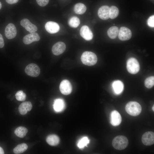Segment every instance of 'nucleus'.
Returning a JSON list of instances; mask_svg holds the SVG:
<instances>
[{
    "instance_id": "22",
    "label": "nucleus",
    "mask_w": 154,
    "mask_h": 154,
    "mask_svg": "<svg viewBox=\"0 0 154 154\" xmlns=\"http://www.w3.org/2000/svg\"><path fill=\"white\" fill-rule=\"evenodd\" d=\"M28 131V129L23 126H19L15 130L14 133L16 136L20 138H23Z\"/></svg>"
},
{
    "instance_id": "26",
    "label": "nucleus",
    "mask_w": 154,
    "mask_h": 154,
    "mask_svg": "<svg viewBox=\"0 0 154 154\" xmlns=\"http://www.w3.org/2000/svg\"><path fill=\"white\" fill-rule=\"evenodd\" d=\"M68 23L70 27L76 28L80 25V20L79 18L77 17H72L68 20Z\"/></svg>"
},
{
    "instance_id": "30",
    "label": "nucleus",
    "mask_w": 154,
    "mask_h": 154,
    "mask_svg": "<svg viewBox=\"0 0 154 154\" xmlns=\"http://www.w3.org/2000/svg\"><path fill=\"white\" fill-rule=\"evenodd\" d=\"M148 25L150 27H154V15H152L149 17L147 21Z\"/></svg>"
},
{
    "instance_id": "5",
    "label": "nucleus",
    "mask_w": 154,
    "mask_h": 154,
    "mask_svg": "<svg viewBox=\"0 0 154 154\" xmlns=\"http://www.w3.org/2000/svg\"><path fill=\"white\" fill-rule=\"evenodd\" d=\"M25 72L28 76L32 77H37L40 73V69L38 65L35 63H31L27 65L25 68Z\"/></svg>"
},
{
    "instance_id": "4",
    "label": "nucleus",
    "mask_w": 154,
    "mask_h": 154,
    "mask_svg": "<svg viewBox=\"0 0 154 154\" xmlns=\"http://www.w3.org/2000/svg\"><path fill=\"white\" fill-rule=\"evenodd\" d=\"M126 66L128 71L133 74L137 73L140 70V65L138 61L136 58L133 57L128 60Z\"/></svg>"
},
{
    "instance_id": "15",
    "label": "nucleus",
    "mask_w": 154,
    "mask_h": 154,
    "mask_svg": "<svg viewBox=\"0 0 154 154\" xmlns=\"http://www.w3.org/2000/svg\"><path fill=\"white\" fill-rule=\"evenodd\" d=\"M121 121V117L120 114L116 110L112 111L111 114L110 123L114 126L119 125Z\"/></svg>"
},
{
    "instance_id": "16",
    "label": "nucleus",
    "mask_w": 154,
    "mask_h": 154,
    "mask_svg": "<svg viewBox=\"0 0 154 154\" xmlns=\"http://www.w3.org/2000/svg\"><path fill=\"white\" fill-rule=\"evenodd\" d=\"M110 7L107 5H104L99 8L98 11V15L100 18L106 20L109 18Z\"/></svg>"
},
{
    "instance_id": "18",
    "label": "nucleus",
    "mask_w": 154,
    "mask_h": 154,
    "mask_svg": "<svg viewBox=\"0 0 154 154\" xmlns=\"http://www.w3.org/2000/svg\"><path fill=\"white\" fill-rule=\"evenodd\" d=\"M53 108L56 112H60L63 111L65 108V104L64 100L59 98L55 99L53 105Z\"/></svg>"
},
{
    "instance_id": "24",
    "label": "nucleus",
    "mask_w": 154,
    "mask_h": 154,
    "mask_svg": "<svg viewBox=\"0 0 154 154\" xmlns=\"http://www.w3.org/2000/svg\"><path fill=\"white\" fill-rule=\"evenodd\" d=\"M28 148V146L26 144L22 143L18 145L14 148L13 152L15 154H21L26 151Z\"/></svg>"
},
{
    "instance_id": "35",
    "label": "nucleus",
    "mask_w": 154,
    "mask_h": 154,
    "mask_svg": "<svg viewBox=\"0 0 154 154\" xmlns=\"http://www.w3.org/2000/svg\"><path fill=\"white\" fill-rule=\"evenodd\" d=\"M152 110L153 111H154V106L153 105V106L152 107Z\"/></svg>"
},
{
    "instance_id": "29",
    "label": "nucleus",
    "mask_w": 154,
    "mask_h": 154,
    "mask_svg": "<svg viewBox=\"0 0 154 154\" xmlns=\"http://www.w3.org/2000/svg\"><path fill=\"white\" fill-rule=\"evenodd\" d=\"M16 99L18 101H23L26 98V94L22 90L18 91L15 94Z\"/></svg>"
},
{
    "instance_id": "2",
    "label": "nucleus",
    "mask_w": 154,
    "mask_h": 154,
    "mask_svg": "<svg viewBox=\"0 0 154 154\" xmlns=\"http://www.w3.org/2000/svg\"><path fill=\"white\" fill-rule=\"evenodd\" d=\"M125 110L129 115L134 116L139 115L142 110L140 104L136 102L131 101L128 103L126 105Z\"/></svg>"
},
{
    "instance_id": "28",
    "label": "nucleus",
    "mask_w": 154,
    "mask_h": 154,
    "mask_svg": "<svg viewBox=\"0 0 154 154\" xmlns=\"http://www.w3.org/2000/svg\"><path fill=\"white\" fill-rule=\"evenodd\" d=\"M145 86L147 88H152L154 85V77L152 76L147 78L144 82Z\"/></svg>"
},
{
    "instance_id": "11",
    "label": "nucleus",
    "mask_w": 154,
    "mask_h": 154,
    "mask_svg": "<svg viewBox=\"0 0 154 154\" xmlns=\"http://www.w3.org/2000/svg\"><path fill=\"white\" fill-rule=\"evenodd\" d=\"M80 33L81 36L86 40H91L93 38L92 32L86 25L83 26L81 27Z\"/></svg>"
},
{
    "instance_id": "32",
    "label": "nucleus",
    "mask_w": 154,
    "mask_h": 154,
    "mask_svg": "<svg viewBox=\"0 0 154 154\" xmlns=\"http://www.w3.org/2000/svg\"><path fill=\"white\" fill-rule=\"evenodd\" d=\"M4 45V40L2 35L0 33V48H3Z\"/></svg>"
},
{
    "instance_id": "8",
    "label": "nucleus",
    "mask_w": 154,
    "mask_h": 154,
    "mask_svg": "<svg viewBox=\"0 0 154 154\" xmlns=\"http://www.w3.org/2000/svg\"><path fill=\"white\" fill-rule=\"evenodd\" d=\"M5 35L8 39H12L16 36L17 31L15 25L12 23H10L6 26L5 31Z\"/></svg>"
},
{
    "instance_id": "6",
    "label": "nucleus",
    "mask_w": 154,
    "mask_h": 154,
    "mask_svg": "<svg viewBox=\"0 0 154 154\" xmlns=\"http://www.w3.org/2000/svg\"><path fill=\"white\" fill-rule=\"evenodd\" d=\"M59 88L61 93L64 95L69 94L72 90V85L70 82L67 80H64L61 82Z\"/></svg>"
},
{
    "instance_id": "7",
    "label": "nucleus",
    "mask_w": 154,
    "mask_h": 154,
    "mask_svg": "<svg viewBox=\"0 0 154 154\" xmlns=\"http://www.w3.org/2000/svg\"><path fill=\"white\" fill-rule=\"evenodd\" d=\"M118 37L119 39L122 41L129 40L131 37L132 33L128 28L124 27H121L119 30Z\"/></svg>"
},
{
    "instance_id": "1",
    "label": "nucleus",
    "mask_w": 154,
    "mask_h": 154,
    "mask_svg": "<svg viewBox=\"0 0 154 154\" xmlns=\"http://www.w3.org/2000/svg\"><path fill=\"white\" fill-rule=\"evenodd\" d=\"M81 60L84 64L88 66H93L96 64L97 61V57L96 54L92 52L86 51L82 54Z\"/></svg>"
},
{
    "instance_id": "10",
    "label": "nucleus",
    "mask_w": 154,
    "mask_h": 154,
    "mask_svg": "<svg viewBox=\"0 0 154 154\" xmlns=\"http://www.w3.org/2000/svg\"><path fill=\"white\" fill-rule=\"evenodd\" d=\"M66 48L65 44L62 42H58L55 43L52 46V51L54 55L57 56L62 53Z\"/></svg>"
},
{
    "instance_id": "20",
    "label": "nucleus",
    "mask_w": 154,
    "mask_h": 154,
    "mask_svg": "<svg viewBox=\"0 0 154 154\" xmlns=\"http://www.w3.org/2000/svg\"><path fill=\"white\" fill-rule=\"evenodd\" d=\"M46 140L48 144L52 146L58 145L60 141L58 136L54 134L50 135L48 136L46 138Z\"/></svg>"
},
{
    "instance_id": "36",
    "label": "nucleus",
    "mask_w": 154,
    "mask_h": 154,
    "mask_svg": "<svg viewBox=\"0 0 154 154\" xmlns=\"http://www.w3.org/2000/svg\"><path fill=\"white\" fill-rule=\"evenodd\" d=\"M2 7V5L1 2H0V9Z\"/></svg>"
},
{
    "instance_id": "13",
    "label": "nucleus",
    "mask_w": 154,
    "mask_h": 154,
    "mask_svg": "<svg viewBox=\"0 0 154 154\" xmlns=\"http://www.w3.org/2000/svg\"><path fill=\"white\" fill-rule=\"evenodd\" d=\"M45 28L46 30L50 34H54L58 32L60 30V26L56 22L49 21L45 24Z\"/></svg>"
},
{
    "instance_id": "14",
    "label": "nucleus",
    "mask_w": 154,
    "mask_h": 154,
    "mask_svg": "<svg viewBox=\"0 0 154 154\" xmlns=\"http://www.w3.org/2000/svg\"><path fill=\"white\" fill-rule=\"evenodd\" d=\"M40 39L38 34L33 33L25 35L23 38V42L26 44H29L34 41H38Z\"/></svg>"
},
{
    "instance_id": "17",
    "label": "nucleus",
    "mask_w": 154,
    "mask_h": 154,
    "mask_svg": "<svg viewBox=\"0 0 154 154\" xmlns=\"http://www.w3.org/2000/svg\"><path fill=\"white\" fill-rule=\"evenodd\" d=\"M32 108V105L31 102L26 101L22 102L19 106L18 109L20 113L22 115H25L28 112L31 111Z\"/></svg>"
},
{
    "instance_id": "31",
    "label": "nucleus",
    "mask_w": 154,
    "mask_h": 154,
    "mask_svg": "<svg viewBox=\"0 0 154 154\" xmlns=\"http://www.w3.org/2000/svg\"><path fill=\"white\" fill-rule=\"evenodd\" d=\"M37 4L40 6L44 7L47 5L49 0H36Z\"/></svg>"
},
{
    "instance_id": "3",
    "label": "nucleus",
    "mask_w": 154,
    "mask_h": 154,
    "mask_svg": "<svg viewBox=\"0 0 154 154\" xmlns=\"http://www.w3.org/2000/svg\"><path fill=\"white\" fill-rule=\"evenodd\" d=\"M128 141L127 138L123 135H118L115 137L112 141V145L115 149L122 150L127 146Z\"/></svg>"
},
{
    "instance_id": "33",
    "label": "nucleus",
    "mask_w": 154,
    "mask_h": 154,
    "mask_svg": "<svg viewBox=\"0 0 154 154\" xmlns=\"http://www.w3.org/2000/svg\"><path fill=\"white\" fill-rule=\"evenodd\" d=\"M5 1L8 4H12L17 3L19 0H5Z\"/></svg>"
},
{
    "instance_id": "21",
    "label": "nucleus",
    "mask_w": 154,
    "mask_h": 154,
    "mask_svg": "<svg viewBox=\"0 0 154 154\" xmlns=\"http://www.w3.org/2000/svg\"><path fill=\"white\" fill-rule=\"evenodd\" d=\"M86 7L83 4L78 3L76 4L74 6V10L75 13L77 14L81 15L86 11Z\"/></svg>"
},
{
    "instance_id": "19",
    "label": "nucleus",
    "mask_w": 154,
    "mask_h": 154,
    "mask_svg": "<svg viewBox=\"0 0 154 154\" xmlns=\"http://www.w3.org/2000/svg\"><path fill=\"white\" fill-rule=\"evenodd\" d=\"M112 86L114 92L116 94H120L123 90L124 85L120 80L114 81L112 83Z\"/></svg>"
},
{
    "instance_id": "34",
    "label": "nucleus",
    "mask_w": 154,
    "mask_h": 154,
    "mask_svg": "<svg viewBox=\"0 0 154 154\" xmlns=\"http://www.w3.org/2000/svg\"><path fill=\"white\" fill-rule=\"evenodd\" d=\"M4 153V150L3 148L0 147V154H3Z\"/></svg>"
},
{
    "instance_id": "27",
    "label": "nucleus",
    "mask_w": 154,
    "mask_h": 154,
    "mask_svg": "<svg viewBox=\"0 0 154 154\" xmlns=\"http://www.w3.org/2000/svg\"><path fill=\"white\" fill-rule=\"evenodd\" d=\"M119 11L118 8L115 6H112L110 8L109 18L113 19L118 15Z\"/></svg>"
},
{
    "instance_id": "23",
    "label": "nucleus",
    "mask_w": 154,
    "mask_h": 154,
    "mask_svg": "<svg viewBox=\"0 0 154 154\" xmlns=\"http://www.w3.org/2000/svg\"><path fill=\"white\" fill-rule=\"evenodd\" d=\"M119 31V29L117 27L112 26L108 29L107 34L110 38L114 39L118 35Z\"/></svg>"
},
{
    "instance_id": "25",
    "label": "nucleus",
    "mask_w": 154,
    "mask_h": 154,
    "mask_svg": "<svg viewBox=\"0 0 154 154\" xmlns=\"http://www.w3.org/2000/svg\"><path fill=\"white\" fill-rule=\"evenodd\" d=\"M90 140L88 138L83 137L81 138L77 143V147L80 149H82L86 146L89 143Z\"/></svg>"
},
{
    "instance_id": "12",
    "label": "nucleus",
    "mask_w": 154,
    "mask_h": 154,
    "mask_svg": "<svg viewBox=\"0 0 154 154\" xmlns=\"http://www.w3.org/2000/svg\"><path fill=\"white\" fill-rule=\"evenodd\" d=\"M21 25L30 33L35 32L37 30V26L27 19H24L20 22Z\"/></svg>"
},
{
    "instance_id": "9",
    "label": "nucleus",
    "mask_w": 154,
    "mask_h": 154,
    "mask_svg": "<svg viewBox=\"0 0 154 154\" xmlns=\"http://www.w3.org/2000/svg\"><path fill=\"white\" fill-rule=\"evenodd\" d=\"M142 143L144 145L149 146L154 143V133L152 131H147L145 133L141 138Z\"/></svg>"
}]
</instances>
